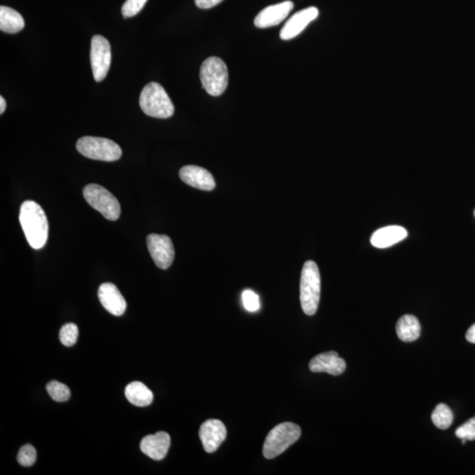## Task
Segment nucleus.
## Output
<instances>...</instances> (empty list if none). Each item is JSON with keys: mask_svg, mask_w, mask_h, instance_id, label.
<instances>
[{"mask_svg": "<svg viewBox=\"0 0 475 475\" xmlns=\"http://www.w3.org/2000/svg\"><path fill=\"white\" fill-rule=\"evenodd\" d=\"M20 223L31 247L41 250L46 244L49 224L46 213L38 203L25 201L21 204Z\"/></svg>", "mask_w": 475, "mask_h": 475, "instance_id": "1", "label": "nucleus"}, {"mask_svg": "<svg viewBox=\"0 0 475 475\" xmlns=\"http://www.w3.org/2000/svg\"><path fill=\"white\" fill-rule=\"evenodd\" d=\"M321 274L316 262L307 261L304 265L300 279V302L306 315L316 314L321 299Z\"/></svg>", "mask_w": 475, "mask_h": 475, "instance_id": "2", "label": "nucleus"}, {"mask_svg": "<svg viewBox=\"0 0 475 475\" xmlns=\"http://www.w3.org/2000/svg\"><path fill=\"white\" fill-rule=\"evenodd\" d=\"M141 110L147 116L166 119L173 116L174 106L161 85L156 82L147 84L141 92L139 98Z\"/></svg>", "mask_w": 475, "mask_h": 475, "instance_id": "3", "label": "nucleus"}, {"mask_svg": "<svg viewBox=\"0 0 475 475\" xmlns=\"http://www.w3.org/2000/svg\"><path fill=\"white\" fill-rule=\"evenodd\" d=\"M301 436V428L293 422H283L274 427L263 444V456L272 459L283 454Z\"/></svg>", "mask_w": 475, "mask_h": 475, "instance_id": "4", "label": "nucleus"}, {"mask_svg": "<svg viewBox=\"0 0 475 475\" xmlns=\"http://www.w3.org/2000/svg\"><path fill=\"white\" fill-rule=\"evenodd\" d=\"M200 80L206 91L211 96L224 94L228 85V70L220 58L210 57L204 60L200 69Z\"/></svg>", "mask_w": 475, "mask_h": 475, "instance_id": "5", "label": "nucleus"}, {"mask_svg": "<svg viewBox=\"0 0 475 475\" xmlns=\"http://www.w3.org/2000/svg\"><path fill=\"white\" fill-rule=\"evenodd\" d=\"M79 153L88 159L102 161H116L121 158V147L114 141L97 137H83L76 144Z\"/></svg>", "mask_w": 475, "mask_h": 475, "instance_id": "6", "label": "nucleus"}, {"mask_svg": "<svg viewBox=\"0 0 475 475\" xmlns=\"http://www.w3.org/2000/svg\"><path fill=\"white\" fill-rule=\"evenodd\" d=\"M83 195L85 201L107 220L116 221L120 217L121 206L118 200L105 188L98 184H88L83 189Z\"/></svg>", "mask_w": 475, "mask_h": 475, "instance_id": "7", "label": "nucleus"}, {"mask_svg": "<svg viewBox=\"0 0 475 475\" xmlns=\"http://www.w3.org/2000/svg\"><path fill=\"white\" fill-rule=\"evenodd\" d=\"M90 61L95 81L101 82L109 73L111 64V48L109 41L102 36L92 38Z\"/></svg>", "mask_w": 475, "mask_h": 475, "instance_id": "8", "label": "nucleus"}, {"mask_svg": "<svg viewBox=\"0 0 475 475\" xmlns=\"http://www.w3.org/2000/svg\"><path fill=\"white\" fill-rule=\"evenodd\" d=\"M146 243L156 266L161 269H168L174 259V247L170 238L153 233L147 236Z\"/></svg>", "mask_w": 475, "mask_h": 475, "instance_id": "9", "label": "nucleus"}, {"mask_svg": "<svg viewBox=\"0 0 475 475\" xmlns=\"http://www.w3.org/2000/svg\"><path fill=\"white\" fill-rule=\"evenodd\" d=\"M199 437L204 451L208 454H213L218 450L225 439V426L220 420L210 419L202 425L199 430Z\"/></svg>", "mask_w": 475, "mask_h": 475, "instance_id": "10", "label": "nucleus"}, {"mask_svg": "<svg viewBox=\"0 0 475 475\" xmlns=\"http://www.w3.org/2000/svg\"><path fill=\"white\" fill-rule=\"evenodd\" d=\"M319 10L316 7L310 6L293 14L284 24L280 32L282 40H291L304 31L311 21L316 20Z\"/></svg>", "mask_w": 475, "mask_h": 475, "instance_id": "11", "label": "nucleus"}, {"mask_svg": "<svg viewBox=\"0 0 475 475\" xmlns=\"http://www.w3.org/2000/svg\"><path fill=\"white\" fill-rule=\"evenodd\" d=\"M179 176L183 183L204 191H213L216 181L209 171L198 166H185L180 170Z\"/></svg>", "mask_w": 475, "mask_h": 475, "instance_id": "12", "label": "nucleus"}, {"mask_svg": "<svg viewBox=\"0 0 475 475\" xmlns=\"http://www.w3.org/2000/svg\"><path fill=\"white\" fill-rule=\"evenodd\" d=\"M294 7L292 1H284L269 6L261 11L255 18V27L268 28L280 24Z\"/></svg>", "mask_w": 475, "mask_h": 475, "instance_id": "13", "label": "nucleus"}, {"mask_svg": "<svg viewBox=\"0 0 475 475\" xmlns=\"http://www.w3.org/2000/svg\"><path fill=\"white\" fill-rule=\"evenodd\" d=\"M309 369L313 373H326L339 376L346 370V362L336 351L325 352L311 360Z\"/></svg>", "mask_w": 475, "mask_h": 475, "instance_id": "14", "label": "nucleus"}, {"mask_svg": "<svg viewBox=\"0 0 475 475\" xmlns=\"http://www.w3.org/2000/svg\"><path fill=\"white\" fill-rule=\"evenodd\" d=\"M98 298L103 307L114 316H121L125 313L127 304L116 285L102 284L99 288Z\"/></svg>", "mask_w": 475, "mask_h": 475, "instance_id": "15", "label": "nucleus"}, {"mask_svg": "<svg viewBox=\"0 0 475 475\" xmlns=\"http://www.w3.org/2000/svg\"><path fill=\"white\" fill-rule=\"evenodd\" d=\"M171 444L170 436L164 432L144 437L140 443L144 454L154 460H161L168 454Z\"/></svg>", "mask_w": 475, "mask_h": 475, "instance_id": "16", "label": "nucleus"}, {"mask_svg": "<svg viewBox=\"0 0 475 475\" xmlns=\"http://www.w3.org/2000/svg\"><path fill=\"white\" fill-rule=\"evenodd\" d=\"M407 236V232L402 226L390 225L377 230L370 238V243L378 248H387L393 246Z\"/></svg>", "mask_w": 475, "mask_h": 475, "instance_id": "17", "label": "nucleus"}, {"mask_svg": "<svg viewBox=\"0 0 475 475\" xmlns=\"http://www.w3.org/2000/svg\"><path fill=\"white\" fill-rule=\"evenodd\" d=\"M396 333L399 339L405 343L417 341L421 335L420 322L414 315H403L397 322Z\"/></svg>", "mask_w": 475, "mask_h": 475, "instance_id": "18", "label": "nucleus"}, {"mask_svg": "<svg viewBox=\"0 0 475 475\" xmlns=\"http://www.w3.org/2000/svg\"><path fill=\"white\" fill-rule=\"evenodd\" d=\"M125 396L129 402L137 407L149 406L154 400V393L141 382L135 381L125 388Z\"/></svg>", "mask_w": 475, "mask_h": 475, "instance_id": "19", "label": "nucleus"}, {"mask_svg": "<svg viewBox=\"0 0 475 475\" xmlns=\"http://www.w3.org/2000/svg\"><path fill=\"white\" fill-rule=\"evenodd\" d=\"M24 27V18L20 13L9 6L0 7V29L2 32L16 34Z\"/></svg>", "mask_w": 475, "mask_h": 475, "instance_id": "20", "label": "nucleus"}, {"mask_svg": "<svg viewBox=\"0 0 475 475\" xmlns=\"http://www.w3.org/2000/svg\"><path fill=\"white\" fill-rule=\"evenodd\" d=\"M434 425L440 429H447L454 421V414L451 408L444 403H440L434 410L432 415Z\"/></svg>", "mask_w": 475, "mask_h": 475, "instance_id": "21", "label": "nucleus"}, {"mask_svg": "<svg viewBox=\"0 0 475 475\" xmlns=\"http://www.w3.org/2000/svg\"><path fill=\"white\" fill-rule=\"evenodd\" d=\"M47 391L55 402H64L70 399V391L68 385L52 380L47 385Z\"/></svg>", "mask_w": 475, "mask_h": 475, "instance_id": "22", "label": "nucleus"}, {"mask_svg": "<svg viewBox=\"0 0 475 475\" xmlns=\"http://www.w3.org/2000/svg\"><path fill=\"white\" fill-rule=\"evenodd\" d=\"M79 336V329L73 323H68L62 326L59 332V339L63 345L66 347H72L76 343Z\"/></svg>", "mask_w": 475, "mask_h": 475, "instance_id": "23", "label": "nucleus"}, {"mask_svg": "<svg viewBox=\"0 0 475 475\" xmlns=\"http://www.w3.org/2000/svg\"><path fill=\"white\" fill-rule=\"evenodd\" d=\"M36 451L31 444H25L21 448L17 456L18 462L22 466H31L36 460Z\"/></svg>", "mask_w": 475, "mask_h": 475, "instance_id": "24", "label": "nucleus"}, {"mask_svg": "<svg viewBox=\"0 0 475 475\" xmlns=\"http://www.w3.org/2000/svg\"><path fill=\"white\" fill-rule=\"evenodd\" d=\"M147 0H127L122 7V16L125 18H131L137 16L146 6Z\"/></svg>", "mask_w": 475, "mask_h": 475, "instance_id": "25", "label": "nucleus"}, {"mask_svg": "<svg viewBox=\"0 0 475 475\" xmlns=\"http://www.w3.org/2000/svg\"><path fill=\"white\" fill-rule=\"evenodd\" d=\"M455 434L459 439L475 440V417L470 419L465 424L459 427L456 429Z\"/></svg>", "mask_w": 475, "mask_h": 475, "instance_id": "26", "label": "nucleus"}, {"mask_svg": "<svg viewBox=\"0 0 475 475\" xmlns=\"http://www.w3.org/2000/svg\"><path fill=\"white\" fill-rule=\"evenodd\" d=\"M244 307L248 311H256L260 309L259 296L251 289H246L242 293Z\"/></svg>", "mask_w": 475, "mask_h": 475, "instance_id": "27", "label": "nucleus"}, {"mask_svg": "<svg viewBox=\"0 0 475 475\" xmlns=\"http://www.w3.org/2000/svg\"><path fill=\"white\" fill-rule=\"evenodd\" d=\"M223 0H195L196 6L201 9H210L220 4Z\"/></svg>", "mask_w": 475, "mask_h": 475, "instance_id": "28", "label": "nucleus"}, {"mask_svg": "<svg viewBox=\"0 0 475 475\" xmlns=\"http://www.w3.org/2000/svg\"><path fill=\"white\" fill-rule=\"evenodd\" d=\"M466 338L469 343L475 344V323L467 330Z\"/></svg>", "mask_w": 475, "mask_h": 475, "instance_id": "29", "label": "nucleus"}, {"mask_svg": "<svg viewBox=\"0 0 475 475\" xmlns=\"http://www.w3.org/2000/svg\"><path fill=\"white\" fill-rule=\"evenodd\" d=\"M6 107V100L4 99L3 96H1V97H0V114H2L4 112H5Z\"/></svg>", "mask_w": 475, "mask_h": 475, "instance_id": "30", "label": "nucleus"}, {"mask_svg": "<svg viewBox=\"0 0 475 475\" xmlns=\"http://www.w3.org/2000/svg\"><path fill=\"white\" fill-rule=\"evenodd\" d=\"M474 214H475V213H474Z\"/></svg>", "mask_w": 475, "mask_h": 475, "instance_id": "31", "label": "nucleus"}]
</instances>
